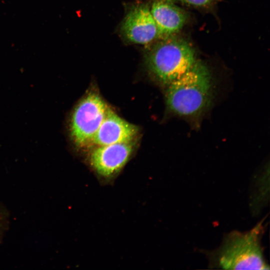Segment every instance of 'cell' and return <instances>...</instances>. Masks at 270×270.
<instances>
[{"mask_svg":"<svg viewBox=\"0 0 270 270\" xmlns=\"http://www.w3.org/2000/svg\"><path fill=\"white\" fill-rule=\"evenodd\" d=\"M150 10L158 28V39L174 35L188 19L186 12L172 0H153Z\"/></svg>","mask_w":270,"mask_h":270,"instance_id":"8","label":"cell"},{"mask_svg":"<svg viewBox=\"0 0 270 270\" xmlns=\"http://www.w3.org/2000/svg\"><path fill=\"white\" fill-rule=\"evenodd\" d=\"M134 142L96 146L88 154L90 167L102 185L112 184L130 160Z\"/></svg>","mask_w":270,"mask_h":270,"instance_id":"5","label":"cell"},{"mask_svg":"<svg viewBox=\"0 0 270 270\" xmlns=\"http://www.w3.org/2000/svg\"><path fill=\"white\" fill-rule=\"evenodd\" d=\"M263 221L248 231L233 230L220 245L206 254L210 268L226 270H269L262 245Z\"/></svg>","mask_w":270,"mask_h":270,"instance_id":"1","label":"cell"},{"mask_svg":"<svg viewBox=\"0 0 270 270\" xmlns=\"http://www.w3.org/2000/svg\"><path fill=\"white\" fill-rule=\"evenodd\" d=\"M198 8H207L212 6L216 0H172Z\"/></svg>","mask_w":270,"mask_h":270,"instance_id":"9","label":"cell"},{"mask_svg":"<svg viewBox=\"0 0 270 270\" xmlns=\"http://www.w3.org/2000/svg\"><path fill=\"white\" fill-rule=\"evenodd\" d=\"M166 86V106L170 112L180 116H198L209 106L212 98L210 72L198 60L188 71Z\"/></svg>","mask_w":270,"mask_h":270,"instance_id":"2","label":"cell"},{"mask_svg":"<svg viewBox=\"0 0 270 270\" xmlns=\"http://www.w3.org/2000/svg\"><path fill=\"white\" fill-rule=\"evenodd\" d=\"M146 54V63L150 74L166 86L188 71L197 60L190 44L174 35L159 38Z\"/></svg>","mask_w":270,"mask_h":270,"instance_id":"3","label":"cell"},{"mask_svg":"<svg viewBox=\"0 0 270 270\" xmlns=\"http://www.w3.org/2000/svg\"><path fill=\"white\" fill-rule=\"evenodd\" d=\"M138 132V126L122 118L109 108L92 144L100 146L133 142Z\"/></svg>","mask_w":270,"mask_h":270,"instance_id":"7","label":"cell"},{"mask_svg":"<svg viewBox=\"0 0 270 270\" xmlns=\"http://www.w3.org/2000/svg\"><path fill=\"white\" fill-rule=\"evenodd\" d=\"M108 108L94 92H89L82 99L72 114L70 124V138L76 147L82 148L92 144Z\"/></svg>","mask_w":270,"mask_h":270,"instance_id":"4","label":"cell"},{"mask_svg":"<svg viewBox=\"0 0 270 270\" xmlns=\"http://www.w3.org/2000/svg\"><path fill=\"white\" fill-rule=\"evenodd\" d=\"M121 32L128 42L148 44L158 38V30L148 6H135L129 10L124 18Z\"/></svg>","mask_w":270,"mask_h":270,"instance_id":"6","label":"cell"},{"mask_svg":"<svg viewBox=\"0 0 270 270\" xmlns=\"http://www.w3.org/2000/svg\"><path fill=\"white\" fill-rule=\"evenodd\" d=\"M8 224V214L5 208L0 205V240L5 232Z\"/></svg>","mask_w":270,"mask_h":270,"instance_id":"10","label":"cell"}]
</instances>
